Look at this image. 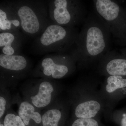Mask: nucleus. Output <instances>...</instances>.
<instances>
[{
  "instance_id": "nucleus-1",
  "label": "nucleus",
  "mask_w": 126,
  "mask_h": 126,
  "mask_svg": "<svg viewBox=\"0 0 126 126\" xmlns=\"http://www.w3.org/2000/svg\"><path fill=\"white\" fill-rule=\"evenodd\" d=\"M12 2L20 19L21 30L26 38H38L52 22L48 1L16 0Z\"/></svg>"
},
{
  "instance_id": "nucleus-2",
  "label": "nucleus",
  "mask_w": 126,
  "mask_h": 126,
  "mask_svg": "<svg viewBox=\"0 0 126 126\" xmlns=\"http://www.w3.org/2000/svg\"><path fill=\"white\" fill-rule=\"evenodd\" d=\"M22 99L41 110L53 103L61 90V85L55 79L33 78L20 84Z\"/></svg>"
},
{
  "instance_id": "nucleus-3",
  "label": "nucleus",
  "mask_w": 126,
  "mask_h": 126,
  "mask_svg": "<svg viewBox=\"0 0 126 126\" xmlns=\"http://www.w3.org/2000/svg\"><path fill=\"white\" fill-rule=\"evenodd\" d=\"M32 61L23 55L0 54V86L15 89L20 81L29 77L33 68Z\"/></svg>"
},
{
  "instance_id": "nucleus-4",
  "label": "nucleus",
  "mask_w": 126,
  "mask_h": 126,
  "mask_svg": "<svg viewBox=\"0 0 126 126\" xmlns=\"http://www.w3.org/2000/svg\"><path fill=\"white\" fill-rule=\"evenodd\" d=\"M67 35L66 29L52 22L39 36L34 40L32 52L34 54L41 55L58 52Z\"/></svg>"
},
{
  "instance_id": "nucleus-5",
  "label": "nucleus",
  "mask_w": 126,
  "mask_h": 126,
  "mask_svg": "<svg viewBox=\"0 0 126 126\" xmlns=\"http://www.w3.org/2000/svg\"><path fill=\"white\" fill-rule=\"evenodd\" d=\"M65 57L52 54L45 55L29 75L33 78L59 79L65 77L69 72V67L64 62Z\"/></svg>"
},
{
  "instance_id": "nucleus-6",
  "label": "nucleus",
  "mask_w": 126,
  "mask_h": 126,
  "mask_svg": "<svg viewBox=\"0 0 126 126\" xmlns=\"http://www.w3.org/2000/svg\"><path fill=\"white\" fill-rule=\"evenodd\" d=\"M13 104L18 106V114L26 126H43L41 111L23 100L19 93L12 95Z\"/></svg>"
},
{
  "instance_id": "nucleus-7",
  "label": "nucleus",
  "mask_w": 126,
  "mask_h": 126,
  "mask_svg": "<svg viewBox=\"0 0 126 126\" xmlns=\"http://www.w3.org/2000/svg\"><path fill=\"white\" fill-rule=\"evenodd\" d=\"M20 19L12 1H5L0 4V32L20 31Z\"/></svg>"
},
{
  "instance_id": "nucleus-8",
  "label": "nucleus",
  "mask_w": 126,
  "mask_h": 126,
  "mask_svg": "<svg viewBox=\"0 0 126 126\" xmlns=\"http://www.w3.org/2000/svg\"><path fill=\"white\" fill-rule=\"evenodd\" d=\"M26 37L20 31L0 33V49L2 54L17 55L21 54Z\"/></svg>"
},
{
  "instance_id": "nucleus-9",
  "label": "nucleus",
  "mask_w": 126,
  "mask_h": 126,
  "mask_svg": "<svg viewBox=\"0 0 126 126\" xmlns=\"http://www.w3.org/2000/svg\"><path fill=\"white\" fill-rule=\"evenodd\" d=\"M50 18L55 24L62 26L68 24L72 21L69 1L67 0H48Z\"/></svg>"
},
{
  "instance_id": "nucleus-10",
  "label": "nucleus",
  "mask_w": 126,
  "mask_h": 126,
  "mask_svg": "<svg viewBox=\"0 0 126 126\" xmlns=\"http://www.w3.org/2000/svg\"><path fill=\"white\" fill-rule=\"evenodd\" d=\"M64 104L58 97L51 106L43 110L42 113L43 126H59L64 117Z\"/></svg>"
},
{
  "instance_id": "nucleus-11",
  "label": "nucleus",
  "mask_w": 126,
  "mask_h": 126,
  "mask_svg": "<svg viewBox=\"0 0 126 126\" xmlns=\"http://www.w3.org/2000/svg\"><path fill=\"white\" fill-rule=\"evenodd\" d=\"M86 47L88 53L96 56L103 52L105 47L103 34L98 27H92L88 30Z\"/></svg>"
},
{
  "instance_id": "nucleus-12",
  "label": "nucleus",
  "mask_w": 126,
  "mask_h": 126,
  "mask_svg": "<svg viewBox=\"0 0 126 126\" xmlns=\"http://www.w3.org/2000/svg\"><path fill=\"white\" fill-rule=\"evenodd\" d=\"M96 7L98 13L107 20H114L119 14L118 5L109 0H98Z\"/></svg>"
},
{
  "instance_id": "nucleus-13",
  "label": "nucleus",
  "mask_w": 126,
  "mask_h": 126,
  "mask_svg": "<svg viewBox=\"0 0 126 126\" xmlns=\"http://www.w3.org/2000/svg\"><path fill=\"white\" fill-rule=\"evenodd\" d=\"M101 108L100 104L95 101H88L77 105L74 115L78 118H90L97 115Z\"/></svg>"
},
{
  "instance_id": "nucleus-14",
  "label": "nucleus",
  "mask_w": 126,
  "mask_h": 126,
  "mask_svg": "<svg viewBox=\"0 0 126 126\" xmlns=\"http://www.w3.org/2000/svg\"><path fill=\"white\" fill-rule=\"evenodd\" d=\"M9 88L0 86V119L4 120L7 111L13 105L12 96Z\"/></svg>"
},
{
  "instance_id": "nucleus-15",
  "label": "nucleus",
  "mask_w": 126,
  "mask_h": 126,
  "mask_svg": "<svg viewBox=\"0 0 126 126\" xmlns=\"http://www.w3.org/2000/svg\"><path fill=\"white\" fill-rule=\"evenodd\" d=\"M107 72L112 75H126V60L115 59L108 63Z\"/></svg>"
},
{
  "instance_id": "nucleus-16",
  "label": "nucleus",
  "mask_w": 126,
  "mask_h": 126,
  "mask_svg": "<svg viewBox=\"0 0 126 126\" xmlns=\"http://www.w3.org/2000/svg\"><path fill=\"white\" fill-rule=\"evenodd\" d=\"M107 85L106 87L108 92H113L118 89L126 87V79L119 75H111L107 79Z\"/></svg>"
},
{
  "instance_id": "nucleus-17",
  "label": "nucleus",
  "mask_w": 126,
  "mask_h": 126,
  "mask_svg": "<svg viewBox=\"0 0 126 126\" xmlns=\"http://www.w3.org/2000/svg\"><path fill=\"white\" fill-rule=\"evenodd\" d=\"M4 126H26L18 113L11 108L3 120Z\"/></svg>"
},
{
  "instance_id": "nucleus-18",
  "label": "nucleus",
  "mask_w": 126,
  "mask_h": 126,
  "mask_svg": "<svg viewBox=\"0 0 126 126\" xmlns=\"http://www.w3.org/2000/svg\"><path fill=\"white\" fill-rule=\"evenodd\" d=\"M71 126H98V124L96 120L91 118H79L73 122Z\"/></svg>"
},
{
  "instance_id": "nucleus-19",
  "label": "nucleus",
  "mask_w": 126,
  "mask_h": 126,
  "mask_svg": "<svg viewBox=\"0 0 126 126\" xmlns=\"http://www.w3.org/2000/svg\"><path fill=\"white\" fill-rule=\"evenodd\" d=\"M121 126H126V116L124 117L122 119L121 122Z\"/></svg>"
},
{
  "instance_id": "nucleus-20",
  "label": "nucleus",
  "mask_w": 126,
  "mask_h": 126,
  "mask_svg": "<svg viewBox=\"0 0 126 126\" xmlns=\"http://www.w3.org/2000/svg\"><path fill=\"white\" fill-rule=\"evenodd\" d=\"M0 126H4V123H3V120H0Z\"/></svg>"
}]
</instances>
